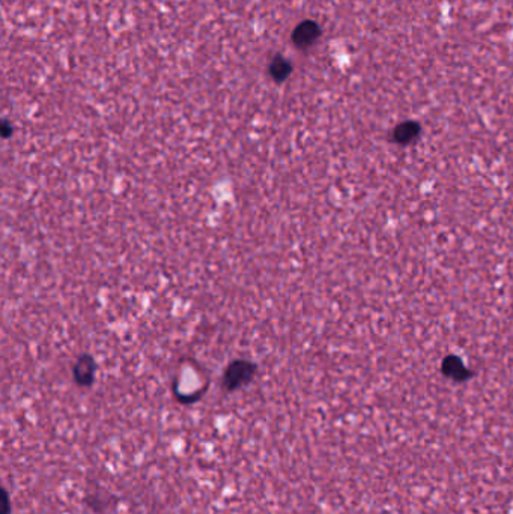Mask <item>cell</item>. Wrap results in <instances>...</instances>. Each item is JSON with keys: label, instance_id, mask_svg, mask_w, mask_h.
<instances>
[{"label": "cell", "instance_id": "6da1fadb", "mask_svg": "<svg viewBox=\"0 0 513 514\" xmlns=\"http://www.w3.org/2000/svg\"><path fill=\"white\" fill-rule=\"evenodd\" d=\"M254 375V365L248 361H235L232 363L224 371L223 385L226 389H237L239 387L250 382Z\"/></svg>", "mask_w": 513, "mask_h": 514}, {"label": "cell", "instance_id": "5b68a950", "mask_svg": "<svg viewBox=\"0 0 513 514\" xmlns=\"http://www.w3.org/2000/svg\"><path fill=\"white\" fill-rule=\"evenodd\" d=\"M442 370H444L447 376L456 380H464L466 379V376H468L465 365L462 364L460 358H456V356H449L444 361V364H442Z\"/></svg>", "mask_w": 513, "mask_h": 514}, {"label": "cell", "instance_id": "52a82bcc", "mask_svg": "<svg viewBox=\"0 0 513 514\" xmlns=\"http://www.w3.org/2000/svg\"><path fill=\"white\" fill-rule=\"evenodd\" d=\"M2 514H10V500H8L6 493H3V513Z\"/></svg>", "mask_w": 513, "mask_h": 514}, {"label": "cell", "instance_id": "277c9868", "mask_svg": "<svg viewBox=\"0 0 513 514\" xmlns=\"http://www.w3.org/2000/svg\"><path fill=\"white\" fill-rule=\"evenodd\" d=\"M420 132V125L417 122H405L401 123L399 127H396L393 132V138L401 145H407L417 138Z\"/></svg>", "mask_w": 513, "mask_h": 514}, {"label": "cell", "instance_id": "7a4b0ae2", "mask_svg": "<svg viewBox=\"0 0 513 514\" xmlns=\"http://www.w3.org/2000/svg\"><path fill=\"white\" fill-rule=\"evenodd\" d=\"M321 36V27L316 25L315 21H302L301 25L297 26L294 30L292 41L298 47V49H307L312 44L318 41V38Z\"/></svg>", "mask_w": 513, "mask_h": 514}, {"label": "cell", "instance_id": "3957f363", "mask_svg": "<svg viewBox=\"0 0 513 514\" xmlns=\"http://www.w3.org/2000/svg\"><path fill=\"white\" fill-rule=\"evenodd\" d=\"M74 376L80 385H89L92 382L93 376H95V363H93L92 358L83 356L82 360L77 363L74 369Z\"/></svg>", "mask_w": 513, "mask_h": 514}, {"label": "cell", "instance_id": "8992f818", "mask_svg": "<svg viewBox=\"0 0 513 514\" xmlns=\"http://www.w3.org/2000/svg\"><path fill=\"white\" fill-rule=\"evenodd\" d=\"M291 69H292V66H291L289 62H287L285 58L278 56V58H274V60L271 62L270 74L274 80L282 82V80L286 79L287 75L291 74Z\"/></svg>", "mask_w": 513, "mask_h": 514}]
</instances>
